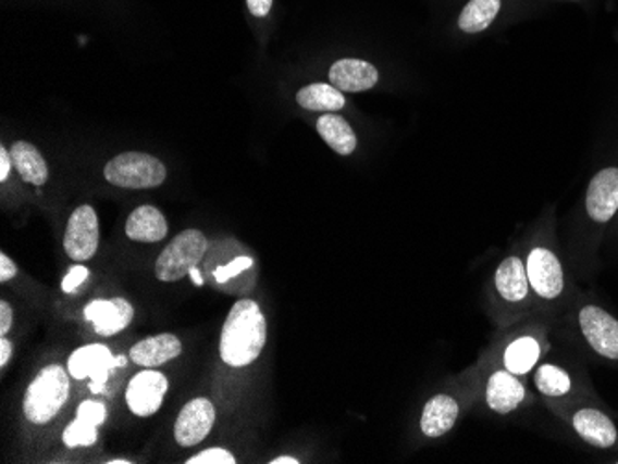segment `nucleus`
Returning <instances> with one entry per match:
<instances>
[{
    "label": "nucleus",
    "mask_w": 618,
    "mask_h": 464,
    "mask_svg": "<svg viewBox=\"0 0 618 464\" xmlns=\"http://www.w3.org/2000/svg\"><path fill=\"white\" fill-rule=\"evenodd\" d=\"M104 178L112 186L123 189H152L160 187L168 178V168L154 158L145 152H124L108 162Z\"/></svg>",
    "instance_id": "obj_6"
},
{
    "label": "nucleus",
    "mask_w": 618,
    "mask_h": 464,
    "mask_svg": "<svg viewBox=\"0 0 618 464\" xmlns=\"http://www.w3.org/2000/svg\"><path fill=\"white\" fill-rule=\"evenodd\" d=\"M533 298L541 310H559L567 298V273L557 250L546 241L533 242L524 258Z\"/></svg>",
    "instance_id": "obj_2"
},
{
    "label": "nucleus",
    "mask_w": 618,
    "mask_h": 464,
    "mask_svg": "<svg viewBox=\"0 0 618 464\" xmlns=\"http://www.w3.org/2000/svg\"><path fill=\"white\" fill-rule=\"evenodd\" d=\"M585 211L596 224H607L618 211V167L602 168L594 174L585 195Z\"/></svg>",
    "instance_id": "obj_15"
},
{
    "label": "nucleus",
    "mask_w": 618,
    "mask_h": 464,
    "mask_svg": "<svg viewBox=\"0 0 618 464\" xmlns=\"http://www.w3.org/2000/svg\"><path fill=\"white\" fill-rule=\"evenodd\" d=\"M126 237L136 242H158L168 237V221L154 205H139L124 226Z\"/></svg>",
    "instance_id": "obj_21"
},
{
    "label": "nucleus",
    "mask_w": 618,
    "mask_h": 464,
    "mask_svg": "<svg viewBox=\"0 0 618 464\" xmlns=\"http://www.w3.org/2000/svg\"><path fill=\"white\" fill-rule=\"evenodd\" d=\"M533 385H535L541 397L554 400V402L570 400L580 392L572 372L563 365H557V363H551V361H544V363H539L535 366Z\"/></svg>",
    "instance_id": "obj_18"
},
{
    "label": "nucleus",
    "mask_w": 618,
    "mask_h": 464,
    "mask_svg": "<svg viewBox=\"0 0 618 464\" xmlns=\"http://www.w3.org/2000/svg\"><path fill=\"white\" fill-rule=\"evenodd\" d=\"M461 415L459 400L452 394L441 392L428 400L422 409L421 431L428 439H441L452 431Z\"/></svg>",
    "instance_id": "obj_17"
},
{
    "label": "nucleus",
    "mask_w": 618,
    "mask_h": 464,
    "mask_svg": "<svg viewBox=\"0 0 618 464\" xmlns=\"http://www.w3.org/2000/svg\"><path fill=\"white\" fill-rule=\"evenodd\" d=\"M13 355V344L12 341H8L7 337H0V366H4L10 363Z\"/></svg>",
    "instance_id": "obj_35"
},
{
    "label": "nucleus",
    "mask_w": 618,
    "mask_h": 464,
    "mask_svg": "<svg viewBox=\"0 0 618 464\" xmlns=\"http://www.w3.org/2000/svg\"><path fill=\"white\" fill-rule=\"evenodd\" d=\"M189 276H191V278L195 279V285L205 284V281H202V278H200V274H198L197 268H193L191 274H189Z\"/></svg>",
    "instance_id": "obj_37"
},
{
    "label": "nucleus",
    "mask_w": 618,
    "mask_h": 464,
    "mask_svg": "<svg viewBox=\"0 0 618 464\" xmlns=\"http://www.w3.org/2000/svg\"><path fill=\"white\" fill-rule=\"evenodd\" d=\"M269 463H271V464H298V463H300V461H298L297 457H289V455H282V457L272 459V461H269Z\"/></svg>",
    "instance_id": "obj_36"
},
{
    "label": "nucleus",
    "mask_w": 618,
    "mask_h": 464,
    "mask_svg": "<svg viewBox=\"0 0 618 464\" xmlns=\"http://www.w3.org/2000/svg\"><path fill=\"white\" fill-rule=\"evenodd\" d=\"M115 363H118V366H124L126 365V358L119 355V358H115Z\"/></svg>",
    "instance_id": "obj_39"
},
{
    "label": "nucleus",
    "mask_w": 618,
    "mask_h": 464,
    "mask_svg": "<svg viewBox=\"0 0 618 464\" xmlns=\"http://www.w3.org/2000/svg\"><path fill=\"white\" fill-rule=\"evenodd\" d=\"M69 371L60 365L45 366L25 392L23 411L32 424L44 426L67 403Z\"/></svg>",
    "instance_id": "obj_4"
},
{
    "label": "nucleus",
    "mask_w": 618,
    "mask_h": 464,
    "mask_svg": "<svg viewBox=\"0 0 618 464\" xmlns=\"http://www.w3.org/2000/svg\"><path fill=\"white\" fill-rule=\"evenodd\" d=\"M169 381L161 372L145 368L131 379L126 387V405L136 416H152L160 411L168 394Z\"/></svg>",
    "instance_id": "obj_12"
},
{
    "label": "nucleus",
    "mask_w": 618,
    "mask_h": 464,
    "mask_svg": "<svg viewBox=\"0 0 618 464\" xmlns=\"http://www.w3.org/2000/svg\"><path fill=\"white\" fill-rule=\"evenodd\" d=\"M215 416V407L208 398H195L180 411L174 424V439L184 448L200 444L210 435Z\"/></svg>",
    "instance_id": "obj_14"
},
{
    "label": "nucleus",
    "mask_w": 618,
    "mask_h": 464,
    "mask_svg": "<svg viewBox=\"0 0 618 464\" xmlns=\"http://www.w3.org/2000/svg\"><path fill=\"white\" fill-rule=\"evenodd\" d=\"M182 353V342L173 334L147 337L131 348V360L141 368H156L165 365Z\"/></svg>",
    "instance_id": "obj_20"
},
{
    "label": "nucleus",
    "mask_w": 618,
    "mask_h": 464,
    "mask_svg": "<svg viewBox=\"0 0 618 464\" xmlns=\"http://www.w3.org/2000/svg\"><path fill=\"white\" fill-rule=\"evenodd\" d=\"M252 266V260L250 258H237V260L230 261L228 265L219 266V271L215 273V279L219 284H224L228 281L230 278H234L237 274L245 273Z\"/></svg>",
    "instance_id": "obj_29"
},
{
    "label": "nucleus",
    "mask_w": 618,
    "mask_h": 464,
    "mask_svg": "<svg viewBox=\"0 0 618 464\" xmlns=\"http://www.w3.org/2000/svg\"><path fill=\"white\" fill-rule=\"evenodd\" d=\"M576 331L600 360L618 366V318L598 303L581 302L574 311Z\"/></svg>",
    "instance_id": "obj_5"
},
{
    "label": "nucleus",
    "mask_w": 618,
    "mask_h": 464,
    "mask_svg": "<svg viewBox=\"0 0 618 464\" xmlns=\"http://www.w3.org/2000/svg\"><path fill=\"white\" fill-rule=\"evenodd\" d=\"M115 358L110 348L104 344H87L71 353L67 361V371L71 378L91 379V390L100 392L102 385L108 381L110 371L115 368Z\"/></svg>",
    "instance_id": "obj_13"
},
{
    "label": "nucleus",
    "mask_w": 618,
    "mask_h": 464,
    "mask_svg": "<svg viewBox=\"0 0 618 464\" xmlns=\"http://www.w3.org/2000/svg\"><path fill=\"white\" fill-rule=\"evenodd\" d=\"M546 347H548L546 328L530 326V329H522L504 344L500 352V365L520 378L528 376L541 363Z\"/></svg>",
    "instance_id": "obj_9"
},
{
    "label": "nucleus",
    "mask_w": 618,
    "mask_h": 464,
    "mask_svg": "<svg viewBox=\"0 0 618 464\" xmlns=\"http://www.w3.org/2000/svg\"><path fill=\"white\" fill-rule=\"evenodd\" d=\"M617 463H618V461H617Z\"/></svg>",
    "instance_id": "obj_40"
},
{
    "label": "nucleus",
    "mask_w": 618,
    "mask_h": 464,
    "mask_svg": "<svg viewBox=\"0 0 618 464\" xmlns=\"http://www.w3.org/2000/svg\"><path fill=\"white\" fill-rule=\"evenodd\" d=\"M17 276V265L7 254H0V281L7 284Z\"/></svg>",
    "instance_id": "obj_32"
},
{
    "label": "nucleus",
    "mask_w": 618,
    "mask_h": 464,
    "mask_svg": "<svg viewBox=\"0 0 618 464\" xmlns=\"http://www.w3.org/2000/svg\"><path fill=\"white\" fill-rule=\"evenodd\" d=\"M76 416H81L84 421L91 422V424L99 427L104 424L108 411H106L104 403L97 402V400H86L76 409Z\"/></svg>",
    "instance_id": "obj_28"
},
{
    "label": "nucleus",
    "mask_w": 618,
    "mask_h": 464,
    "mask_svg": "<svg viewBox=\"0 0 618 464\" xmlns=\"http://www.w3.org/2000/svg\"><path fill=\"white\" fill-rule=\"evenodd\" d=\"M297 102L308 112L337 113L345 108V95L332 84H309L298 91Z\"/></svg>",
    "instance_id": "obj_24"
},
{
    "label": "nucleus",
    "mask_w": 618,
    "mask_h": 464,
    "mask_svg": "<svg viewBox=\"0 0 618 464\" xmlns=\"http://www.w3.org/2000/svg\"><path fill=\"white\" fill-rule=\"evenodd\" d=\"M13 324V310L12 305L7 302V300H2L0 302V335L2 337H7L8 331L12 329Z\"/></svg>",
    "instance_id": "obj_31"
},
{
    "label": "nucleus",
    "mask_w": 618,
    "mask_h": 464,
    "mask_svg": "<svg viewBox=\"0 0 618 464\" xmlns=\"http://www.w3.org/2000/svg\"><path fill=\"white\" fill-rule=\"evenodd\" d=\"M530 400L528 389L520 376L504 366L489 374L485 381V403L496 415H509L519 411Z\"/></svg>",
    "instance_id": "obj_11"
},
{
    "label": "nucleus",
    "mask_w": 618,
    "mask_h": 464,
    "mask_svg": "<svg viewBox=\"0 0 618 464\" xmlns=\"http://www.w3.org/2000/svg\"><path fill=\"white\" fill-rule=\"evenodd\" d=\"M99 217L91 205H81L69 217L63 248L65 254L76 263H86L99 250Z\"/></svg>",
    "instance_id": "obj_10"
},
{
    "label": "nucleus",
    "mask_w": 618,
    "mask_h": 464,
    "mask_svg": "<svg viewBox=\"0 0 618 464\" xmlns=\"http://www.w3.org/2000/svg\"><path fill=\"white\" fill-rule=\"evenodd\" d=\"M10 155H12L13 167L17 168L23 180L38 187L44 186L45 181L49 180L47 162H45L41 152L30 142H13Z\"/></svg>",
    "instance_id": "obj_22"
},
{
    "label": "nucleus",
    "mask_w": 618,
    "mask_h": 464,
    "mask_svg": "<svg viewBox=\"0 0 618 464\" xmlns=\"http://www.w3.org/2000/svg\"><path fill=\"white\" fill-rule=\"evenodd\" d=\"M132 461L128 459H112V461H108V464H131Z\"/></svg>",
    "instance_id": "obj_38"
},
{
    "label": "nucleus",
    "mask_w": 618,
    "mask_h": 464,
    "mask_svg": "<svg viewBox=\"0 0 618 464\" xmlns=\"http://www.w3.org/2000/svg\"><path fill=\"white\" fill-rule=\"evenodd\" d=\"M208 250V239L200 229H184L163 248L156 261V278L160 281H178L191 274Z\"/></svg>",
    "instance_id": "obj_7"
},
{
    "label": "nucleus",
    "mask_w": 618,
    "mask_h": 464,
    "mask_svg": "<svg viewBox=\"0 0 618 464\" xmlns=\"http://www.w3.org/2000/svg\"><path fill=\"white\" fill-rule=\"evenodd\" d=\"M330 84L339 91L361 93L376 86L378 68L363 60H339L330 67Z\"/></svg>",
    "instance_id": "obj_19"
},
{
    "label": "nucleus",
    "mask_w": 618,
    "mask_h": 464,
    "mask_svg": "<svg viewBox=\"0 0 618 464\" xmlns=\"http://www.w3.org/2000/svg\"><path fill=\"white\" fill-rule=\"evenodd\" d=\"M563 418L569 422L578 437L596 450H611L618 444V427L606 411L589 403H569L563 409Z\"/></svg>",
    "instance_id": "obj_8"
},
{
    "label": "nucleus",
    "mask_w": 618,
    "mask_h": 464,
    "mask_svg": "<svg viewBox=\"0 0 618 464\" xmlns=\"http://www.w3.org/2000/svg\"><path fill=\"white\" fill-rule=\"evenodd\" d=\"M265 342L267 318L258 302L250 298L235 302L221 334V360L232 368L252 365L263 352Z\"/></svg>",
    "instance_id": "obj_1"
},
{
    "label": "nucleus",
    "mask_w": 618,
    "mask_h": 464,
    "mask_svg": "<svg viewBox=\"0 0 618 464\" xmlns=\"http://www.w3.org/2000/svg\"><path fill=\"white\" fill-rule=\"evenodd\" d=\"M97 439H99L97 426L84 421L81 416H76L75 421L71 422L63 431V442L69 448H87V446H94Z\"/></svg>",
    "instance_id": "obj_26"
},
{
    "label": "nucleus",
    "mask_w": 618,
    "mask_h": 464,
    "mask_svg": "<svg viewBox=\"0 0 618 464\" xmlns=\"http://www.w3.org/2000/svg\"><path fill=\"white\" fill-rule=\"evenodd\" d=\"M317 131L322 137V141L339 155H350L358 147V137L354 134L353 126L337 113L322 115L317 121Z\"/></svg>",
    "instance_id": "obj_23"
},
{
    "label": "nucleus",
    "mask_w": 618,
    "mask_h": 464,
    "mask_svg": "<svg viewBox=\"0 0 618 464\" xmlns=\"http://www.w3.org/2000/svg\"><path fill=\"white\" fill-rule=\"evenodd\" d=\"M87 276H89V271H87L86 266H73V268L69 271L67 276L63 278V292H75L76 289L86 281Z\"/></svg>",
    "instance_id": "obj_30"
},
{
    "label": "nucleus",
    "mask_w": 618,
    "mask_h": 464,
    "mask_svg": "<svg viewBox=\"0 0 618 464\" xmlns=\"http://www.w3.org/2000/svg\"><path fill=\"white\" fill-rule=\"evenodd\" d=\"M187 464H235L234 455L224 448H210L187 459Z\"/></svg>",
    "instance_id": "obj_27"
},
{
    "label": "nucleus",
    "mask_w": 618,
    "mask_h": 464,
    "mask_svg": "<svg viewBox=\"0 0 618 464\" xmlns=\"http://www.w3.org/2000/svg\"><path fill=\"white\" fill-rule=\"evenodd\" d=\"M247 4L254 17H265L271 12L272 0H247Z\"/></svg>",
    "instance_id": "obj_33"
},
{
    "label": "nucleus",
    "mask_w": 618,
    "mask_h": 464,
    "mask_svg": "<svg viewBox=\"0 0 618 464\" xmlns=\"http://www.w3.org/2000/svg\"><path fill=\"white\" fill-rule=\"evenodd\" d=\"M12 155H10V150L0 149V181H7L8 176L12 173Z\"/></svg>",
    "instance_id": "obj_34"
},
{
    "label": "nucleus",
    "mask_w": 618,
    "mask_h": 464,
    "mask_svg": "<svg viewBox=\"0 0 618 464\" xmlns=\"http://www.w3.org/2000/svg\"><path fill=\"white\" fill-rule=\"evenodd\" d=\"M500 7V0H470L459 15V28L467 34L485 30L495 21Z\"/></svg>",
    "instance_id": "obj_25"
},
{
    "label": "nucleus",
    "mask_w": 618,
    "mask_h": 464,
    "mask_svg": "<svg viewBox=\"0 0 618 464\" xmlns=\"http://www.w3.org/2000/svg\"><path fill=\"white\" fill-rule=\"evenodd\" d=\"M493 297L502 315H506V323L520 321L526 313L532 311L535 298L522 255H507L506 260L498 263L493 274Z\"/></svg>",
    "instance_id": "obj_3"
},
{
    "label": "nucleus",
    "mask_w": 618,
    "mask_h": 464,
    "mask_svg": "<svg viewBox=\"0 0 618 464\" xmlns=\"http://www.w3.org/2000/svg\"><path fill=\"white\" fill-rule=\"evenodd\" d=\"M87 323L94 324L95 331L102 337H113L131 326L134 308L128 300L115 297L110 300H94L84 310Z\"/></svg>",
    "instance_id": "obj_16"
}]
</instances>
